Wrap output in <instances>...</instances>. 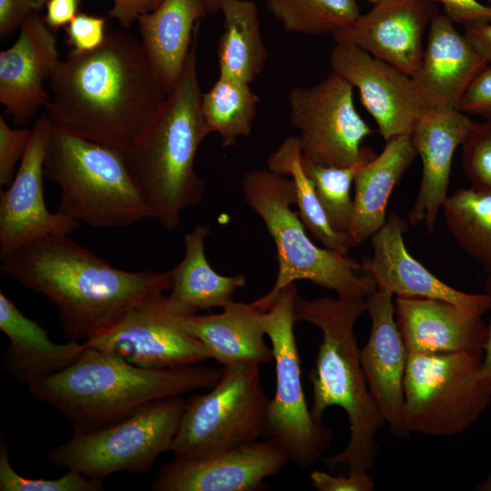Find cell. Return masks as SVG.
<instances>
[{
  "label": "cell",
  "mask_w": 491,
  "mask_h": 491,
  "mask_svg": "<svg viewBox=\"0 0 491 491\" xmlns=\"http://www.w3.org/2000/svg\"><path fill=\"white\" fill-rule=\"evenodd\" d=\"M47 82L45 111L53 125L122 153L139 138L169 94L140 40L109 26L98 48L71 49Z\"/></svg>",
  "instance_id": "6da1fadb"
},
{
  "label": "cell",
  "mask_w": 491,
  "mask_h": 491,
  "mask_svg": "<svg viewBox=\"0 0 491 491\" xmlns=\"http://www.w3.org/2000/svg\"><path fill=\"white\" fill-rule=\"evenodd\" d=\"M1 261L5 276L42 294L57 308L68 341L86 342L171 288L170 270L116 268L67 234L34 240Z\"/></svg>",
  "instance_id": "7a4b0ae2"
},
{
  "label": "cell",
  "mask_w": 491,
  "mask_h": 491,
  "mask_svg": "<svg viewBox=\"0 0 491 491\" xmlns=\"http://www.w3.org/2000/svg\"><path fill=\"white\" fill-rule=\"evenodd\" d=\"M366 306L364 297L308 300L297 295L294 303L296 323H311L322 332L315 368L308 375L313 386L312 417L323 424L326 410L338 406L349 423L346 447L322 459L330 471L347 466L349 470L371 472L377 458L376 437L385 421L369 392L355 333L356 323Z\"/></svg>",
  "instance_id": "3957f363"
},
{
  "label": "cell",
  "mask_w": 491,
  "mask_h": 491,
  "mask_svg": "<svg viewBox=\"0 0 491 491\" xmlns=\"http://www.w3.org/2000/svg\"><path fill=\"white\" fill-rule=\"evenodd\" d=\"M222 371L199 364L143 368L87 345L72 365L30 386L29 391L62 413L74 432H85L120 420L155 400L210 389Z\"/></svg>",
  "instance_id": "277c9868"
},
{
  "label": "cell",
  "mask_w": 491,
  "mask_h": 491,
  "mask_svg": "<svg viewBox=\"0 0 491 491\" xmlns=\"http://www.w3.org/2000/svg\"><path fill=\"white\" fill-rule=\"evenodd\" d=\"M199 25L184 70L150 124L124 153L153 218L166 231L181 223L182 213L198 204L205 182L195 170L196 152L210 134L201 110L196 46Z\"/></svg>",
  "instance_id": "5b68a950"
},
{
  "label": "cell",
  "mask_w": 491,
  "mask_h": 491,
  "mask_svg": "<svg viewBox=\"0 0 491 491\" xmlns=\"http://www.w3.org/2000/svg\"><path fill=\"white\" fill-rule=\"evenodd\" d=\"M243 197L262 219L276 249L278 271L273 287L252 305L266 312L287 286L308 280L339 297L367 298L376 289L373 279L362 271L361 262L313 243L306 232L296 205L295 184L291 177L266 169H251L241 181Z\"/></svg>",
  "instance_id": "8992f818"
},
{
  "label": "cell",
  "mask_w": 491,
  "mask_h": 491,
  "mask_svg": "<svg viewBox=\"0 0 491 491\" xmlns=\"http://www.w3.org/2000/svg\"><path fill=\"white\" fill-rule=\"evenodd\" d=\"M44 175L59 186L58 211L79 223L119 228L153 218L124 153L55 125Z\"/></svg>",
  "instance_id": "52a82bcc"
},
{
  "label": "cell",
  "mask_w": 491,
  "mask_h": 491,
  "mask_svg": "<svg viewBox=\"0 0 491 491\" xmlns=\"http://www.w3.org/2000/svg\"><path fill=\"white\" fill-rule=\"evenodd\" d=\"M478 351L410 352L404 381L406 432L448 437L472 426L491 404Z\"/></svg>",
  "instance_id": "ba28073f"
},
{
  "label": "cell",
  "mask_w": 491,
  "mask_h": 491,
  "mask_svg": "<svg viewBox=\"0 0 491 491\" xmlns=\"http://www.w3.org/2000/svg\"><path fill=\"white\" fill-rule=\"evenodd\" d=\"M185 405L181 396L162 398L103 427L74 432L48 459L99 481L118 472L150 473L158 456L171 451Z\"/></svg>",
  "instance_id": "9c48e42d"
},
{
  "label": "cell",
  "mask_w": 491,
  "mask_h": 491,
  "mask_svg": "<svg viewBox=\"0 0 491 491\" xmlns=\"http://www.w3.org/2000/svg\"><path fill=\"white\" fill-rule=\"evenodd\" d=\"M260 365L222 366L218 382L185 401L171 451L176 459H197L228 451L263 436L270 398Z\"/></svg>",
  "instance_id": "30bf717a"
},
{
  "label": "cell",
  "mask_w": 491,
  "mask_h": 491,
  "mask_svg": "<svg viewBox=\"0 0 491 491\" xmlns=\"http://www.w3.org/2000/svg\"><path fill=\"white\" fill-rule=\"evenodd\" d=\"M296 283L285 287L265 312L276 366V392L270 399L263 436L280 447L289 462L308 468L322 460L333 440V430L316 423L305 396L294 326Z\"/></svg>",
  "instance_id": "8fae6325"
},
{
  "label": "cell",
  "mask_w": 491,
  "mask_h": 491,
  "mask_svg": "<svg viewBox=\"0 0 491 491\" xmlns=\"http://www.w3.org/2000/svg\"><path fill=\"white\" fill-rule=\"evenodd\" d=\"M353 90L350 83L332 72L315 85L289 91V119L305 159L336 167L353 165L360 159L361 143L372 130L355 106Z\"/></svg>",
  "instance_id": "7c38bea8"
},
{
  "label": "cell",
  "mask_w": 491,
  "mask_h": 491,
  "mask_svg": "<svg viewBox=\"0 0 491 491\" xmlns=\"http://www.w3.org/2000/svg\"><path fill=\"white\" fill-rule=\"evenodd\" d=\"M85 343L149 369L182 367L211 359L205 346L181 326L165 295L130 310Z\"/></svg>",
  "instance_id": "4fadbf2b"
},
{
  "label": "cell",
  "mask_w": 491,
  "mask_h": 491,
  "mask_svg": "<svg viewBox=\"0 0 491 491\" xmlns=\"http://www.w3.org/2000/svg\"><path fill=\"white\" fill-rule=\"evenodd\" d=\"M52 122L47 115L32 127L15 175L0 195V256L54 234H71L80 223L61 212H50L44 197V163Z\"/></svg>",
  "instance_id": "5bb4252c"
},
{
  "label": "cell",
  "mask_w": 491,
  "mask_h": 491,
  "mask_svg": "<svg viewBox=\"0 0 491 491\" xmlns=\"http://www.w3.org/2000/svg\"><path fill=\"white\" fill-rule=\"evenodd\" d=\"M332 72L357 88L361 101L383 139L411 135L426 109L411 75L361 48L336 43L330 52Z\"/></svg>",
  "instance_id": "9a60e30c"
},
{
  "label": "cell",
  "mask_w": 491,
  "mask_h": 491,
  "mask_svg": "<svg viewBox=\"0 0 491 491\" xmlns=\"http://www.w3.org/2000/svg\"><path fill=\"white\" fill-rule=\"evenodd\" d=\"M289 463L267 439H257L213 456L165 463L152 483L155 491H256Z\"/></svg>",
  "instance_id": "2e32d148"
},
{
  "label": "cell",
  "mask_w": 491,
  "mask_h": 491,
  "mask_svg": "<svg viewBox=\"0 0 491 491\" xmlns=\"http://www.w3.org/2000/svg\"><path fill=\"white\" fill-rule=\"evenodd\" d=\"M406 230L407 223L392 213L370 238L373 256L360 262L362 272L373 279L378 289L396 296L446 301L477 316L491 309V297L486 292L471 294L456 289L413 257L404 240Z\"/></svg>",
  "instance_id": "e0dca14e"
},
{
  "label": "cell",
  "mask_w": 491,
  "mask_h": 491,
  "mask_svg": "<svg viewBox=\"0 0 491 491\" xmlns=\"http://www.w3.org/2000/svg\"><path fill=\"white\" fill-rule=\"evenodd\" d=\"M438 12L427 0H380L334 31L335 43L356 45L411 75L424 51V34Z\"/></svg>",
  "instance_id": "ac0fdd59"
},
{
  "label": "cell",
  "mask_w": 491,
  "mask_h": 491,
  "mask_svg": "<svg viewBox=\"0 0 491 491\" xmlns=\"http://www.w3.org/2000/svg\"><path fill=\"white\" fill-rule=\"evenodd\" d=\"M394 295L376 289L367 297L371 319L368 340L360 348V360L373 400L390 433L404 438V381L409 352L396 320Z\"/></svg>",
  "instance_id": "d6986e66"
},
{
  "label": "cell",
  "mask_w": 491,
  "mask_h": 491,
  "mask_svg": "<svg viewBox=\"0 0 491 491\" xmlns=\"http://www.w3.org/2000/svg\"><path fill=\"white\" fill-rule=\"evenodd\" d=\"M59 62L55 31L38 14L30 16L14 45L0 52V102L15 123L28 124L46 107L44 84Z\"/></svg>",
  "instance_id": "ffe728a7"
},
{
  "label": "cell",
  "mask_w": 491,
  "mask_h": 491,
  "mask_svg": "<svg viewBox=\"0 0 491 491\" xmlns=\"http://www.w3.org/2000/svg\"><path fill=\"white\" fill-rule=\"evenodd\" d=\"M474 123L456 108H426L418 118L410 135L421 157L422 175L408 214L411 225L424 223L428 232L434 231L438 213L448 197L454 154Z\"/></svg>",
  "instance_id": "44dd1931"
},
{
  "label": "cell",
  "mask_w": 491,
  "mask_h": 491,
  "mask_svg": "<svg viewBox=\"0 0 491 491\" xmlns=\"http://www.w3.org/2000/svg\"><path fill=\"white\" fill-rule=\"evenodd\" d=\"M437 12L428 26L420 63L411 75L426 108H456L475 76L488 64L465 34Z\"/></svg>",
  "instance_id": "7402d4cb"
},
{
  "label": "cell",
  "mask_w": 491,
  "mask_h": 491,
  "mask_svg": "<svg viewBox=\"0 0 491 491\" xmlns=\"http://www.w3.org/2000/svg\"><path fill=\"white\" fill-rule=\"evenodd\" d=\"M396 320L408 352H484L488 326L482 316L443 300L396 296Z\"/></svg>",
  "instance_id": "603a6c76"
},
{
  "label": "cell",
  "mask_w": 491,
  "mask_h": 491,
  "mask_svg": "<svg viewBox=\"0 0 491 491\" xmlns=\"http://www.w3.org/2000/svg\"><path fill=\"white\" fill-rule=\"evenodd\" d=\"M219 314L180 315L181 326L196 337L211 359L222 366L266 364L274 360L265 336V312L250 304L232 301Z\"/></svg>",
  "instance_id": "cb8c5ba5"
},
{
  "label": "cell",
  "mask_w": 491,
  "mask_h": 491,
  "mask_svg": "<svg viewBox=\"0 0 491 491\" xmlns=\"http://www.w3.org/2000/svg\"><path fill=\"white\" fill-rule=\"evenodd\" d=\"M0 329L9 339L4 369L28 386L69 366L87 347L85 342H53L46 330L25 316L3 292L0 293Z\"/></svg>",
  "instance_id": "d4e9b609"
},
{
  "label": "cell",
  "mask_w": 491,
  "mask_h": 491,
  "mask_svg": "<svg viewBox=\"0 0 491 491\" xmlns=\"http://www.w3.org/2000/svg\"><path fill=\"white\" fill-rule=\"evenodd\" d=\"M206 14L202 0H162L137 18L145 55L169 92L184 70L195 28Z\"/></svg>",
  "instance_id": "484cf974"
},
{
  "label": "cell",
  "mask_w": 491,
  "mask_h": 491,
  "mask_svg": "<svg viewBox=\"0 0 491 491\" xmlns=\"http://www.w3.org/2000/svg\"><path fill=\"white\" fill-rule=\"evenodd\" d=\"M416 155L411 135H399L386 142L382 152L358 170L347 230L355 246L371 238L385 225L389 197Z\"/></svg>",
  "instance_id": "4316f807"
},
{
  "label": "cell",
  "mask_w": 491,
  "mask_h": 491,
  "mask_svg": "<svg viewBox=\"0 0 491 491\" xmlns=\"http://www.w3.org/2000/svg\"><path fill=\"white\" fill-rule=\"evenodd\" d=\"M209 225H197L184 238L182 260L170 270L171 288L166 295L169 306L180 315L224 308L233 301L236 290L246 284L243 274L226 276L215 272L205 253Z\"/></svg>",
  "instance_id": "83f0119b"
},
{
  "label": "cell",
  "mask_w": 491,
  "mask_h": 491,
  "mask_svg": "<svg viewBox=\"0 0 491 491\" xmlns=\"http://www.w3.org/2000/svg\"><path fill=\"white\" fill-rule=\"evenodd\" d=\"M220 12L224 23L216 49L219 75L250 85L268 58L257 7L252 0H227Z\"/></svg>",
  "instance_id": "f1b7e54d"
},
{
  "label": "cell",
  "mask_w": 491,
  "mask_h": 491,
  "mask_svg": "<svg viewBox=\"0 0 491 491\" xmlns=\"http://www.w3.org/2000/svg\"><path fill=\"white\" fill-rule=\"evenodd\" d=\"M301 158L299 139L297 135H292L286 138L269 155L266 160L267 168L292 178L299 216L312 235L324 247L348 255L355 245L346 233L337 232L332 227L319 201L314 183L302 167Z\"/></svg>",
  "instance_id": "f546056e"
},
{
  "label": "cell",
  "mask_w": 491,
  "mask_h": 491,
  "mask_svg": "<svg viewBox=\"0 0 491 491\" xmlns=\"http://www.w3.org/2000/svg\"><path fill=\"white\" fill-rule=\"evenodd\" d=\"M441 210L459 246L491 275V193L471 186L457 189Z\"/></svg>",
  "instance_id": "4dcf8cb0"
},
{
  "label": "cell",
  "mask_w": 491,
  "mask_h": 491,
  "mask_svg": "<svg viewBox=\"0 0 491 491\" xmlns=\"http://www.w3.org/2000/svg\"><path fill=\"white\" fill-rule=\"evenodd\" d=\"M259 100L249 84L219 75L201 97V110L210 134L217 133L224 147L249 136Z\"/></svg>",
  "instance_id": "1f68e13d"
},
{
  "label": "cell",
  "mask_w": 491,
  "mask_h": 491,
  "mask_svg": "<svg viewBox=\"0 0 491 491\" xmlns=\"http://www.w3.org/2000/svg\"><path fill=\"white\" fill-rule=\"evenodd\" d=\"M269 12L290 33L332 34L359 15L356 0H266Z\"/></svg>",
  "instance_id": "d6a6232c"
},
{
  "label": "cell",
  "mask_w": 491,
  "mask_h": 491,
  "mask_svg": "<svg viewBox=\"0 0 491 491\" xmlns=\"http://www.w3.org/2000/svg\"><path fill=\"white\" fill-rule=\"evenodd\" d=\"M375 155L371 148L364 147L360 159L345 167L325 166L301 158L302 167L314 183L322 207L337 232L347 234L354 210L351 185L358 170Z\"/></svg>",
  "instance_id": "836d02e7"
},
{
  "label": "cell",
  "mask_w": 491,
  "mask_h": 491,
  "mask_svg": "<svg viewBox=\"0 0 491 491\" xmlns=\"http://www.w3.org/2000/svg\"><path fill=\"white\" fill-rule=\"evenodd\" d=\"M0 490L1 491H99L103 490V481L89 478L83 474L67 470L59 478H27L19 475L11 466L8 458V446L5 437L0 443Z\"/></svg>",
  "instance_id": "e575fe53"
},
{
  "label": "cell",
  "mask_w": 491,
  "mask_h": 491,
  "mask_svg": "<svg viewBox=\"0 0 491 491\" xmlns=\"http://www.w3.org/2000/svg\"><path fill=\"white\" fill-rule=\"evenodd\" d=\"M462 146V168L471 187L491 193V120L474 123Z\"/></svg>",
  "instance_id": "d590c367"
},
{
  "label": "cell",
  "mask_w": 491,
  "mask_h": 491,
  "mask_svg": "<svg viewBox=\"0 0 491 491\" xmlns=\"http://www.w3.org/2000/svg\"><path fill=\"white\" fill-rule=\"evenodd\" d=\"M32 128H13L0 115V185L8 186L27 148Z\"/></svg>",
  "instance_id": "8d00e7d4"
},
{
  "label": "cell",
  "mask_w": 491,
  "mask_h": 491,
  "mask_svg": "<svg viewBox=\"0 0 491 491\" xmlns=\"http://www.w3.org/2000/svg\"><path fill=\"white\" fill-rule=\"evenodd\" d=\"M108 26L106 18L79 12L65 26L66 44L78 52H90L105 41Z\"/></svg>",
  "instance_id": "74e56055"
},
{
  "label": "cell",
  "mask_w": 491,
  "mask_h": 491,
  "mask_svg": "<svg viewBox=\"0 0 491 491\" xmlns=\"http://www.w3.org/2000/svg\"><path fill=\"white\" fill-rule=\"evenodd\" d=\"M456 109L466 115L491 120V64H487L472 80Z\"/></svg>",
  "instance_id": "f35d334b"
},
{
  "label": "cell",
  "mask_w": 491,
  "mask_h": 491,
  "mask_svg": "<svg viewBox=\"0 0 491 491\" xmlns=\"http://www.w3.org/2000/svg\"><path fill=\"white\" fill-rule=\"evenodd\" d=\"M309 478L317 491H373L376 487L369 472L349 470L347 476H334L315 469Z\"/></svg>",
  "instance_id": "ab89813d"
},
{
  "label": "cell",
  "mask_w": 491,
  "mask_h": 491,
  "mask_svg": "<svg viewBox=\"0 0 491 491\" xmlns=\"http://www.w3.org/2000/svg\"><path fill=\"white\" fill-rule=\"evenodd\" d=\"M443 5L446 14L455 24L466 27L491 23V5L478 0H427Z\"/></svg>",
  "instance_id": "60d3db41"
},
{
  "label": "cell",
  "mask_w": 491,
  "mask_h": 491,
  "mask_svg": "<svg viewBox=\"0 0 491 491\" xmlns=\"http://www.w3.org/2000/svg\"><path fill=\"white\" fill-rule=\"evenodd\" d=\"M47 0H0V35L6 37L21 29L25 21L36 15Z\"/></svg>",
  "instance_id": "b9f144b4"
},
{
  "label": "cell",
  "mask_w": 491,
  "mask_h": 491,
  "mask_svg": "<svg viewBox=\"0 0 491 491\" xmlns=\"http://www.w3.org/2000/svg\"><path fill=\"white\" fill-rule=\"evenodd\" d=\"M109 16L116 19L123 27H130L137 18L155 8V0H112Z\"/></svg>",
  "instance_id": "7bdbcfd3"
},
{
  "label": "cell",
  "mask_w": 491,
  "mask_h": 491,
  "mask_svg": "<svg viewBox=\"0 0 491 491\" xmlns=\"http://www.w3.org/2000/svg\"><path fill=\"white\" fill-rule=\"evenodd\" d=\"M81 0H47L45 21L54 31L66 26L79 13Z\"/></svg>",
  "instance_id": "ee69618b"
},
{
  "label": "cell",
  "mask_w": 491,
  "mask_h": 491,
  "mask_svg": "<svg viewBox=\"0 0 491 491\" xmlns=\"http://www.w3.org/2000/svg\"><path fill=\"white\" fill-rule=\"evenodd\" d=\"M465 35L486 62L491 64V23L466 27Z\"/></svg>",
  "instance_id": "f6af8a7d"
},
{
  "label": "cell",
  "mask_w": 491,
  "mask_h": 491,
  "mask_svg": "<svg viewBox=\"0 0 491 491\" xmlns=\"http://www.w3.org/2000/svg\"><path fill=\"white\" fill-rule=\"evenodd\" d=\"M485 292L491 297V275H487L485 282ZM483 377L491 392V322L488 326V337L483 355Z\"/></svg>",
  "instance_id": "bcb514c9"
},
{
  "label": "cell",
  "mask_w": 491,
  "mask_h": 491,
  "mask_svg": "<svg viewBox=\"0 0 491 491\" xmlns=\"http://www.w3.org/2000/svg\"><path fill=\"white\" fill-rule=\"evenodd\" d=\"M207 14H215L221 11L222 6L227 0H202Z\"/></svg>",
  "instance_id": "7dc6e473"
},
{
  "label": "cell",
  "mask_w": 491,
  "mask_h": 491,
  "mask_svg": "<svg viewBox=\"0 0 491 491\" xmlns=\"http://www.w3.org/2000/svg\"><path fill=\"white\" fill-rule=\"evenodd\" d=\"M476 491H491V473L475 488Z\"/></svg>",
  "instance_id": "c3c4849f"
},
{
  "label": "cell",
  "mask_w": 491,
  "mask_h": 491,
  "mask_svg": "<svg viewBox=\"0 0 491 491\" xmlns=\"http://www.w3.org/2000/svg\"><path fill=\"white\" fill-rule=\"evenodd\" d=\"M367 1L370 2L371 4L375 5L377 2H379L380 0H367Z\"/></svg>",
  "instance_id": "681fc988"
},
{
  "label": "cell",
  "mask_w": 491,
  "mask_h": 491,
  "mask_svg": "<svg viewBox=\"0 0 491 491\" xmlns=\"http://www.w3.org/2000/svg\"><path fill=\"white\" fill-rule=\"evenodd\" d=\"M161 1H162V0H155V7L159 5V3H160Z\"/></svg>",
  "instance_id": "f907efd6"
},
{
  "label": "cell",
  "mask_w": 491,
  "mask_h": 491,
  "mask_svg": "<svg viewBox=\"0 0 491 491\" xmlns=\"http://www.w3.org/2000/svg\"><path fill=\"white\" fill-rule=\"evenodd\" d=\"M487 1H488V3H489L488 5H491V0H487Z\"/></svg>",
  "instance_id": "816d5d0a"
}]
</instances>
